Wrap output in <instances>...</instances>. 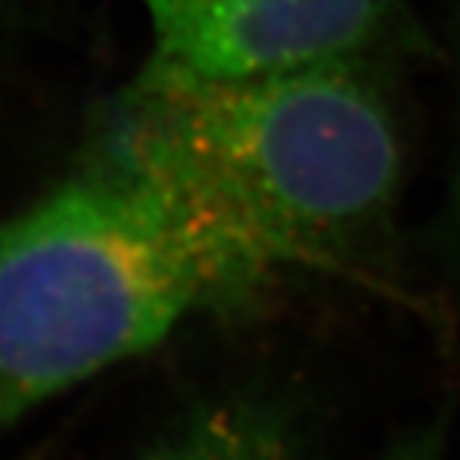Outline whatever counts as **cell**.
<instances>
[{
    "label": "cell",
    "instance_id": "obj_4",
    "mask_svg": "<svg viewBox=\"0 0 460 460\" xmlns=\"http://www.w3.org/2000/svg\"><path fill=\"white\" fill-rule=\"evenodd\" d=\"M314 411L288 388L236 385L170 419L134 460H314Z\"/></svg>",
    "mask_w": 460,
    "mask_h": 460
},
{
    "label": "cell",
    "instance_id": "obj_2",
    "mask_svg": "<svg viewBox=\"0 0 460 460\" xmlns=\"http://www.w3.org/2000/svg\"><path fill=\"white\" fill-rule=\"evenodd\" d=\"M275 286L134 161L92 164L0 219V436L197 316Z\"/></svg>",
    "mask_w": 460,
    "mask_h": 460
},
{
    "label": "cell",
    "instance_id": "obj_6",
    "mask_svg": "<svg viewBox=\"0 0 460 460\" xmlns=\"http://www.w3.org/2000/svg\"><path fill=\"white\" fill-rule=\"evenodd\" d=\"M457 37H460V31H457ZM438 236H441L444 252L460 270V139H457V150H455V161H452V175L447 183V203L441 208V234Z\"/></svg>",
    "mask_w": 460,
    "mask_h": 460
},
{
    "label": "cell",
    "instance_id": "obj_3",
    "mask_svg": "<svg viewBox=\"0 0 460 460\" xmlns=\"http://www.w3.org/2000/svg\"><path fill=\"white\" fill-rule=\"evenodd\" d=\"M150 67L244 78L324 61H372L408 37L402 0H139Z\"/></svg>",
    "mask_w": 460,
    "mask_h": 460
},
{
    "label": "cell",
    "instance_id": "obj_5",
    "mask_svg": "<svg viewBox=\"0 0 460 460\" xmlns=\"http://www.w3.org/2000/svg\"><path fill=\"white\" fill-rule=\"evenodd\" d=\"M449 447V413L438 411L436 416L405 427L394 436L375 460H447Z\"/></svg>",
    "mask_w": 460,
    "mask_h": 460
},
{
    "label": "cell",
    "instance_id": "obj_1",
    "mask_svg": "<svg viewBox=\"0 0 460 460\" xmlns=\"http://www.w3.org/2000/svg\"><path fill=\"white\" fill-rule=\"evenodd\" d=\"M272 286L333 264L391 214L402 134L372 61L244 78L147 67L109 139Z\"/></svg>",
    "mask_w": 460,
    "mask_h": 460
}]
</instances>
